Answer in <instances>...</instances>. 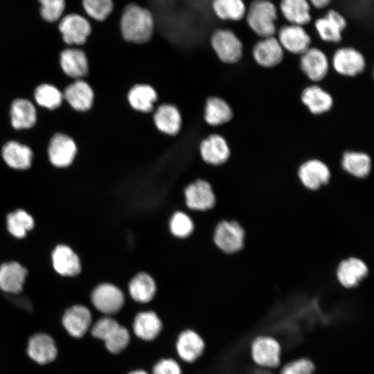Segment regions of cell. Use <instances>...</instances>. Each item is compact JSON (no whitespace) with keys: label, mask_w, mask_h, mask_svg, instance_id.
<instances>
[{"label":"cell","mask_w":374,"mask_h":374,"mask_svg":"<svg viewBox=\"0 0 374 374\" xmlns=\"http://www.w3.org/2000/svg\"><path fill=\"white\" fill-rule=\"evenodd\" d=\"M278 40L283 50L301 55L310 47L311 38L302 26L289 24L278 31Z\"/></svg>","instance_id":"11"},{"label":"cell","mask_w":374,"mask_h":374,"mask_svg":"<svg viewBox=\"0 0 374 374\" xmlns=\"http://www.w3.org/2000/svg\"><path fill=\"white\" fill-rule=\"evenodd\" d=\"M162 329V323L152 311L139 312L133 323V331L140 339L152 341L155 339Z\"/></svg>","instance_id":"29"},{"label":"cell","mask_w":374,"mask_h":374,"mask_svg":"<svg viewBox=\"0 0 374 374\" xmlns=\"http://www.w3.org/2000/svg\"><path fill=\"white\" fill-rule=\"evenodd\" d=\"M251 355L254 362L260 366L274 368L280 364V346L273 337H258L252 342Z\"/></svg>","instance_id":"7"},{"label":"cell","mask_w":374,"mask_h":374,"mask_svg":"<svg viewBox=\"0 0 374 374\" xmlns=\"http://www.w3.org/2000/svg\"><path fill=\"white\" fill-rule=\"evenodd\" d=\"M60 65L63 71L73 78L84 76L89 70L84 52L78 48H68L60 54Z\"/></svg>","instance_id":"26"},{"label":"cell","mask_w":374,"mask_h":374,"mask_svg":"<svg viewBox=\"0 0 374 374\" xmlns=\"http://www.w3.org/2000/svg\"><path fill=\"white\" fill-rule=\"evenodd\" d=\"M91 301L100 312L112 314L118 312L124 305L121 290L114 285L105 283L97 286L91 294Z\"/></svg>","instance_id":"9"},{"label":"cell","mask_w":374,"mask_h":374,"mask_svg":"<svg viewBox=\"0 0 374 374\" xmlns=\"http://www.w3.org/2000/svg\"><path fill=\"white\" fill-rule=\"evenodd\" d=\"M341 168L347 175L359 179L366 178L372 171V161L362 152L347 151L342 155Z\"/></svg>","instance_id":"19"},{"label":"cell","mask_w":374,"mask_h":374,"mask_svg":"<svg viewBox=\"0 0 374 374\" xmlns=\"http://www.w3.org/2000/svg\"><path fill=\"white\" fill-rule=\"evenodd\" d=\"M205 347L202 338L195 331L187 330L178 337L176 348L179 356L185 362L191 363L203 353Z\"/></svg>","instance_id":"22"},{"label":"cell","mask_w":374,"mask_h":374,"mask_svg":"<svg viewBox=\"0 0 374 374\" xmlns=\"http://www.w3.org/2000/svg\"><path fill=\"white\" fill-rule=\"evenodd\" d=\"M279 8L290 24L303 26L311 20L310 4L308 0H281Z\"/></svg>","instance_id":"31"},{"label":"cell","mask_w":374,"mask_h":374,"mask_svg":"<svg viewBox=\"0 0 374 374\" xmlns=\"http://www.w3.org/2000/svg\"><path fill=\"white\" fill-rule=\"evenodd\" d=\"M301 101L314 114L328 112L332 107V96L317 85L306 87L301 93Z\"/></svg>","instance_id":"27"},{"label":"cell","mask_w":374,"mask_h":374,"mask_svg":"<svg viewBox=\"0 0 374 374\" xmlns=\"http://www.w3.org/2000/svg\"><path fill=\"white\" fill-rule=\"evenodd\" d=\"M128 374H148V373L144 371L138 370V371H134L132 372H130Z\"/></svg>","instance_id":"46"},{"label":"cell","mask_w":374,"mask_h":374,"mask_svg":"<svg viewBox=\"0 0 374 374\" xmlns=\"http://www.w3.org/2000/svg\"><path fill=\"white\" fill-rule=\"evenodd\" d=\"M49 159L53 165L62 168L69 166L77 152L73 140L69 136L58 133L51 139L48 149Z\"/></svg>","instance_id":"13"},{"label":"cell","mask_w":374,"mask_h":374,"mask_svg":"<svg viewBox=\"0 0 374 374\" xmlns=\"http://www.w3.org/2000/svg\"><path fill=\"white\" fill-rule=\"evenodd\" d=\"M8 229L14 236L21 238L26 232L33 229L34 220L25 211L17 210L8 215Z\"/></svg>","instance_id":"36"},{"label":"cell","mask_w":374,"mask_h":374,"mask_svg":"<svg viewBox=\"0 0 374 374\" xmlns=\"http://www.w3.org/2000/svg\"><path fill=\"white\" fill-rule=\"evenodd\" d=\"M62 98V93L51 84H41L35 91V99L37 104L47 109H53L59 107Z\"/></svg>","instance_id":"38"},{"label":"cell","mask_w":374,"mask_h":374,"mask_svg":"<svg viewBox=\"0 0 374 374\" xmlns=\"http://www.w3.org/2000/svg\"><path fill=\"white\" fill-rule=\"evenodd\" d=\"M153 120L157 128L168 135H175L181 129V114L173 105H161L154 112Z\"/></svg>","instance_id":"24"},{"label":"cell","mask_w":374,"mask_h":374,"mask_svg":"<svg viewBox=\"0 0 374 374\" xmlns=\"http://www.w3.org/2000/svg\"><path fill=\"white\" fill-rule=\"evenodd\" d=\"M119 326V323L114 319L102 318L93 326L91 334L94 337L105 341Z\"/></svg>","instance_id":"42"},{"label":"cell","mask_w":374,"mask_h":374,"mask_svg":"<svg viewBox=\"0 0 374 374\" xmlns=\"http://www.w3.org/2000/svg\"><path fill=\"white\" fill-rule=\"evenodd\" d=\"M245 232L235 220H221L214 230L213 241L224 253L233 254L242 249Z\"/></svg>","instance_id":"4"},{"label":"cell","mask_w":374,"mask_h":374,"mask_svg":"<svg viewBox=\"0 0 374 374\" xmlns=\"http://www.w3.org/2000/svg\"><path fill=\"white\" fill-rule=\"evenodd\" d=\"M233 117L229 105L219 97L207 99L204 109V120L211 125L217 126L229 122Z\"/></svg>","instance_id":"33"},{"label":"cell","mask_w":374,"mask_h":374,"mask_svg":"<svg viewBox=\"0 0 374 374\" xmlns=\"http://www.w3.org/2000/svg\"><path fill=\"white\" fill-rule=\"evenodd\" d=\"M130 336L128 330L119 326L104 341L107 349L112 353H118L128 345Z\"/></svg>","instance_id":"39"},{"label":"cell","mask_w":374,"mask_h":374,"mask_svg":"<svg viewBox=\"0 0 374 374\" xmlns=\"http://www.w3.org/2000/svg\"><path fill=\"white\" fill-rule=\"evenodd\" d=\"M210 44L217 57L224 63H235L242 57V43L229 28L215 29L210 37Z\"/></svg>","instance_id":"3"},{"label":"cell","mask_w":374,"mask_h":374,"mask_svg":"<svg viewBox=\"0 0 374 374\" xmlns=\"http://www.w3.org/2000/svg\"><path fill=\"white\" fill-rule=\"evenodd\" d=\"M346 24L345 17L339 12L329 10L325 16L316 20L314 26L322 40L337 43L341 39Z\"/></svg>","instance_id":"15"},{"label":"cell","mask_w":374,"mask_h":374,"mask_svg":"<svg viewBox=\"0 0 374 374\" xmlns=\"http://www.w3.org/2000/svg\"><path fill=\"white\" fill-rule=\"evenodd\" d=\"M309 3L314 7L322 9L327 7L331 2V0H308Z\"/></svg>","instance_id":"45"},{"label":"cell","mask_w":374,"mask_h":374,"mask_svg":"<svg viewBox=\"0 0 374 374\" xmlns=\"http://www.w3.org/2000/svg\"><path fill=\"white\" fill-rule=\"evenodd\" d=\"M28 354L35 362L44 364L52 362L57 355L53 339L45 334L34 335L29 340Z\"/></svg>","instance_id":"21"},{"label":"cell","mask_w":374,"mask_h":374,"mask_svg":"<svg viewBox=\"0 0 374 374\" xmlns=\"http://www.w3.org/2000/svg\"><path fill=\"white\" fill-rule=\"evenodd\" d=\"M129 292L134 300L139 303H148L154 297L156 285L153 278L145 273L134 276L129 285Z\"/></svg>","instance_id":"35"},{"label":"cell","mask_w":374,"mask_h":374,"mask_svg":"<svg viewBox=\"0 0 374 374\" xmlns=\"http://www.w3.org/2000/svg\"><path fill=\"white\" fill-rule=\"evenodd\" d=\"M368 269L361 259L350 257L341 260L336 270L339 283L344 288L357 287L368 275Z\"/></svg>","instance_id":"10"},{"label":"cell","mask_w":374,"mask_h":374,"mask_svg":"<svg viewBox=\"0 0 374 374\" xmlns=\"http://www.w3.org/2000/svg\"><path fill=\"white\" fill-rule=\"evenodd\" d=\"M205 162L213 166L224 163L230 157V148L226 139L219 134H211L204 139L199 147Z\"/></svg>","instance_id":"17"},{"label":"cell","mask_w":374,"mask_h":374,"mask_svg":"<svg viewBox=\"0 0 374 374\" xmlns=\"http://www.w3.org/2000/svg\"><path fill=\"white\" fill-rule=\"evenodd\" d=\"M277 9L269 0H254L246 11V21L250 28L262 38L276 33Z\"/></svg>","instance_id":"2"},{"label":"cell","mask_w":374,"mask_h":374,"mask_svg":"<svg viewBox=\"0 0 374 374\" xmlns=\"http://www.w3.org/2000/svg\"><path fill=\"white\" fill-rule=\"evenodd\" d=\"M119 29L126 42L138 45L146 44L154 33V16L149 9L136 3H129L121 12Z\"/></svg>","instance_id":"1"},{"label":"cell","mask_w":374,"mask_h":374,"mask_svg":"<svg viewBox=\"0 0 374 374\" xmlns=\"http://www.w3.org/2000/svg\"><path fill=\"white\" fill-rule=\"evenodd\" d=\"M53 265L55 271L62 276H73L81 270L78 256L69 247L58 245L52 254Z\"/></svg>","instance_id":"25"},{"label":"cell","mask_w":374,"mask_h":374,"mask_svg":"<svg viewBox=\"0 0 374 374\" xmlns=\"http://www.w3.org/2000/svg\"><path fill=\"white\" fill-rule=\"evenodd\" d=\"M296 175L304 188L314 191L328 184L331 177V171L324 161L310 159L298 167Z\"/></svg>","instance_id":"5"},{"label":"cell","mask_w":374,"mask_h":374,"mask_svg":"<svg viewBox=\"0 0 374 374\" xmlns=\"http://www.w3.org/2000/svg\"><path fill=\"white\" fill-rule=\"evenodd\" d=\"M64 97L74 109L85 112L92 107L94 94L87 82L78 79L66 88Z\"/></svg>","instance_id":"20"},{"label":"cell","mask_w":374,"mask_h":374,"mask_svg":"<svg viewBox=\"0 0 374 374\" xmlns=\"http://www.w3.org/2000/svg\"><path fill=\"white\" fill-rule=\"evenodd\" d=\"M153 374H181L178 363L172 359H163L153 367Z\"/></svg>","instance_id":"44"},{"label":"cell","mask_w":374,"mask_h":374,"mask_svg":"<svg viewBox=\"0 0 374 374\" xmlns=\"http://www.w3.org/2000/svg\"><path fill=\"white\" fill-rule=\"evenodd\" d=\"M2 156L10 167L24 170L30 166L33 153L28 146L16 141H10L3 146Z\"/></svg>","instance_id":"30"},{"label":"cell","mask_w":374,"mask_h":374,"mask_svg":"<svg viewBox=\"0 0 374 374\" xmlns=\"http://www.w3.org/2000/svg\"><path fill=\"white\" fill-rule=\"evenodd\" d=\"M91 321L89 309L77 305L68 309L62 318L63 326L66 331L74 337H81L87 331Z\"/></svg>","instance_id":"18"},{"label":"cell","mask_w":374,"mask_h":374,"mask_svg":"<svg viewBox=\"0 0 374 374\" xmlns=\"http://www.w3.org/2000/svg\"><path fill=\"white\" fill-rule=\"evenodd\" d=\"M157 100L156 90L147 84H138L133 86L127 93V100L134 110L148 113L154 107Z\"/></svg>","instance_id":"28"},{"label":"cell","mask_w":374,"mask_h":374,"mask_svg":"<svg viewBox=\"0 0 374 374\" xmlns=\"http://www.w3.org/2000/svg\"><path fill=\"white\" fill-rule=\"evenodd\" d=\"M42 18L49 22L57 21L65 8L64 0H38Z\"/></svg>","instance_id":"40"},{"label":"cell","mask_w":374,"mask_h":374,"mask_svg":"<svg viewBox=\"0 0 374 374\" xmlns=\"http://www.w3.org/2000/svg\"><path fill=\"white\" fill-rule=\"evenodd\" d=\"M283 48L274 36L262 38L256 42L252 50L257 64L266 68L279 64L283 59Z\"/></svg>","instance_id":"14"},{"label":"cell","mask_w":374,"mask_h":374,"mask_svg":"<svg viewBox=\"0 0 374 374\" xmlns=\"http://www.w3.org/2000/svg\"><path fill=\"white\" fill-rule=\"evenodd\" d=\"M59 30L66 44L82 45L90 36L92 26L86 17L78 13H71L62 19Z\"/></svg>","instance_id":"6"},{"label":"cell","mask_w":374,"mask_h":374,"mask_svg":"<svg viewBox=\"0 0 374 374\" xmlns=\"http://www.w3.org/2000/svg\"><path fill=\"white\" fill-rule=\"evenodd\" d=\"M211 10L214 16L222 21H238L246 14L243 0H212Z\"/></svg>","instance_id":"32"},{"label":"cell","mask_w":374,"mask_h":374,"mask_svg":"<svg viewBox=\"0 0 374 374\" xmlns=\"http://www.w3.org/2000/svg\"><path fill=\"white\" fill-rule=\"evenodd\" d=\"M187 206L195 210L206 211L214 207L216 196L211 184L204 180H197L185 190Z\"/></svg>","instance_id":"16"},{"label":"cell","mask_w":374,"mask_h":374,"mask_svg":"<svg viewBox=\"0 0 374 374\" xmlns=\"http://www.w3.org/2000/svg\"><path fill=\"white\" fill-rule=\"evenodd\" d=\"M314 365L307 358H301L285 364L280 374H313Z\"/></svg>","instance_id":"43"},{"label":"cell","mask_w":374,"mask_h":374,"mask_svg":"<svg viewBox=\"0 0 374 374\" xmlns=\"http://www.w3.org/2000/svg\"><path fill=\"white\" fill-rule=\"evenodd\" d=\"M27 271L19 263L7 262L0 267V288L8 293L21 292Z\"/></svg>","instance_id":"23"},{"label":"cell","mask_w":374,"mask_h":374,"mask_svg":"<svg viewBox=\"0 0 374 374\" xmlns=\"http://www.w3.org/2000/svg\"><path fill=\"white\" fill-rule=\"evenodd\" d=\"M11 123L15 129L30 128L36 122V110L28 100L17 99L11 106Z\"/></svg>","instance_id":"34"},{"label":"cell","mask_w":374,"mask_h":374,"mask_svg":"<svg viewBox=\"0 0 374 374\" xmlns=\"http://www.w3.org/2000/svg\"><path fill=\"white\" fill-rule=\"evenodd\" d=\"M332 64L339 74L353 77L363 72L366 61L364 55L357 49L343 47L335 52Z\"/></svg>","instance_id":"8"},{"label":"cell","mask_w":374,"mask_h":374,"mask_svg":"<svg viewBox=\"0 0 374 374\" xmlns=\"http://www.w3.org/2000/svg\"><path fill=\"white\" fill-rule=\"evenodd\" d=\"M84 13L96 22L105 21L114 10L112 0H82Z\"/></svg>","instance_id":"37"},{"label":"cell","mask_w":374,"mask_h":374,"mask_svg":"<svg viewBox=\"0 0 374 374\" xmlns=\"http://www.w3.org/2000/svg\"><path fill=\"white\" fill-rule=\"evenodd\" d=\"M171 232L179 238L189 235L193 230V224L191 219L182 212H177L172 217L170 222Z\"/></svg>","instance_id":"41"},{"label":"cell","mask_w":374,"mask_h":374,"mask_svg":"<svg viewBox=\"0 0 374 374\" xmlns=\"http://www.w3.org/2000/svg\"><path fill=\"white\" fill-rule=\"evenodd\" d=\"M301 55V71L310 80L318 82L326 76L329 62L323 51L315 47H310Z\"/></svg>","instance_id":"12"}]
</instances>
